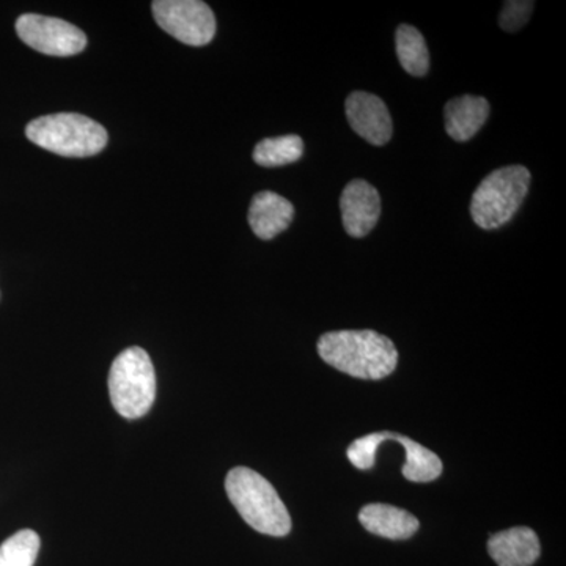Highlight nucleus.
<instances>
[{"mask_svg": "<svg viewBox=\"0 0 566 566\" xmlns=\"http://www.w3.org/2000/svg\"><path fill=\"white\" fill-rule=\"evenodd\" d=\"M318 354L335 370L359 379H382L398 364L397 346L375 331H335L323 334Z\"/></svg>", "mask_w": 566, "mask_h": 566, "instance_id": "1", "label": "nucleus"}, {"mask_svg": "<svg viewBox=\"0 0 566 566\" xmlns=\"http://www.w3.org/2000/svg\"><path fill=\"white\" fill-rule=\"evenodd\" d=\"M294 207L285 197L264 191L256 193L249 208V226L260 240H273L293 222Z\"/></svg>", "mask_w": 566, "mask_h": 566, "instance_id": "11", "label": "nucleus"}, {"mask_svg": "<svg viewBox=\"0 0 566 566\" xmlns=\"http://www.w3.org/2000/svg\"><path fill=\"white\" fill-rule=\"evenodd\" d=\"M389 441L400 442L406 452L403 475L409 482L428 483L442 474L441 458L427 447L406 438V436L389 433Z\"/></svg>", "mask_w": 566, "mask_h": 566, "instance_id": "14", "label": "nucleus"}, {"mask_svg": "<svg viewBox=\"0 0 566 566\" xmlns=\"http://www.w3.org/2000/svg\"><path fill=\"white\" fill-rule=\"evenodd\" d=\"M40 545L39 534L29 528L11 535L0 546V566H33Z\"/></svg>", "mask_w": 566, "mask_h": 566, "instance_id": "17", "label": "nucleus"}, {"mask_svg": "<svg viewBox=\"0 0 566 566\" xmlns=\"http://www.w3.org/2000/svg\"><path fill=\"white\" fill-rule=\"evenodd\" d=\"M535 3L531 0H509L499 17V25L505 32H517L523 29L534 13Z\"/></svg>", "mask_w": 566, "mask_h": 566, "instance_id": "19", "label": "nucleus"}, {"mask_svg": "<svg viewBox=\"0 0 566 566\" xmlns=\"http://www.w3.org/2000/svg\"><path fill=\"white\" fill-rule=\"evenodd\" d=\"M539 539L531 527L499 532L488 542V553L499 566H532L539 557Z\"/></svg>", "mask_w": 566, "mask_h": 566, "instance_id": "10", "label": "nucleus"}, {"mask_svg": "<svg viewBox=\"0 0 566 566\" xmlns=\"http://www.w3.org/2000/svg\"><path fill=\"white\" fill-rule=\"evenodd\" d=\"M153 14L163 31L189 46H205L216 35V18L200 0H156Z\"/></svg>", "mask_w": 566, "mask_h": 566, "instance_id": "6", "label": "nucleus"}, {"mask_svg": "<svg viewBox=\"0 0 566 566\" xmlns=\"http://www.w3.org/2000/svg\"><path fill=\"white\" fill-rule=\"evenodd\" d=\"M303 155V139L296 134H289L259 142L253 150V161L262 167H282L300 161Z\"/></svg>", "mask_w": 566, "mask_h": 566, "instance_id": "16", "label": "nucleus"}, {"mask_svg": "<svg viewBox=\"0 0 566 566\" xmlns=\"http://www.w3.org/2000/svg\"><path fill=\"white\" fill-rule=\"evenodd\" d=\"M395 48H397L398 61L406 73L411 76H424L430 70V52L422 32L409 24H401L395 33Z\"/></svg>", "mask_w": 566, "mask_h": 566, "instance_id": "15", "label": "nucleus"}, {"mask_svg": "<svg viewBox=\"0 0 566 566\" xmlns=\"http://www.w3.org/2000/svg\"><path fill=\"white\" fill-rule=\"evenodd\" d=\"M346 118L357 136L382 147L394 133L392 117L381 98L367 92H353L345 103Z\"/></svg>", "mask_w": 566, "mask_h": 566, "instance_id": "8", "label": "nucleus"}, {"mask_svg": "<svg viewBox=\"0 0 566 566\" xmlns=\"http://www.w3.org/2000/svg\"><path fill=\"white\" fill-rule=\"evenodd\" d=\"M17 33L32 50L54 57L76 55L87 46L85 33L59 18L22 14L17 21Z\"/></svg>", "mask_w": 566, "mask_h": 566, "instance_id": "7", "label": "nucleus"}, {"mask_svg": "<svg viewBox=\"0 0 566 566\" xmlns=\"http://www.w3.org/2000/svg\"><path fill=\"white\" fill-rule=\"evenodd\" d=\"M340 211L349 237H367L381 216V197L370 182L354 180L342 192Z\"/></svg>", "mask_w": 566, "mask_h": 566, "instance_id": "9", "label": "nucleus"}, {"mask_svg": "<svg viewBox=\"0 0 566 566\" xmlns=\"http://www.w3.org/2000/svg\"><path fill=\"white\" fill-rule=\"evenodd\" d=\"M446 132L457 142H468L482 129L490 115V103L483 96L464 95L446 104Z\"/></svg>", "mask_w": 566, "mask_h": 566, "instance_id": "12", "label": "nucleus"}, {"mask_svg": "<svg viewBox=\"0 0 566 566\" xmlns=\"http://www.w3.org/2000/svg\"><path fill=\"white\" fill-rule=\"evenodd\" d=\"M389 441V431H382V433H371L364 436V438L356 439L352 446L348 447L349 461L353 465H356L360 471H368L374 468L376 452H378L379 446L385 444Z\"/></svg>", "mask_w": 566, "mask_h": 566, "instance_id": "18", "label": "nucleus"}, {"mask_svg": "<svg viewBox=\"0 0 566 566\" xmlns=\"http://www.w3.org/2000/svg\"><path fill=\"white\" fill-rule=\"evenodd\" d=\"M112 406L125 419H140L156 398V375L150 356L139 346L118 354L109 371Z\"/></svg>", "mask_w": 566, "mask_h": 566, "instance_id": "4", "label": "nucleus"}, {"mask_svg": "<svg viewBox=\"0 0 566 566\" xmlns=\"http://www.w3.org/2000/svg\"><path fill=\"white\" fill-rule=\"evenodd\" d=\"M25 136L44 150L65 158L98 155L107 145V132L92 118L81 114L44 115L29 123Z\"/></svg>", "mask_w": 566, "mask_h": 566, "instance_id": "3", "label": "nucleus"}, {"mask_svg": "<svg viewBox=\"0 0 566 566\" xmlns=\"http://www.w3.org/2000/svg\"><path fill=\"white\" fill-rule=\"evenodd\" d=\"M531 172L523 166L494 170L480 182L471 202V216L483 230H495L512 221L531 186Z\"/></svg>", "mask_w": 566, "mask_h": 566, "instance_id": "5", "label": "nucleus"}, {"mask_svg": "<svg viewBox=\"0 0 566 566\" xmlns=\"http://www.w3.org/2000/svg\"><path fill=\"white\" fill-rule=\"evenodd\" d=\"M226 491L234 509L260 534L285 536L292 517L274 486L249 468H234L226 479Z\"/></svg>", "mask_w": 566, "mask_h": 566, "instance_id": "2", "label": "nucleus"}, {"mask_svg": "<svg viewBox=\"0 0 566 566\" xmlns=\"http://www.w3.org/2000/svg\"><path fill=\"white\" fill-rule=\"evenodd\" d=\"M359 521L370 534L389 539L411 538L420 527L419 520L411 513L387 504L365 505Z\"/></svg>", "mask_w": 566, "mask_h": 566, "instance_id": "13", "label": "nucleus"}]
</instances>
